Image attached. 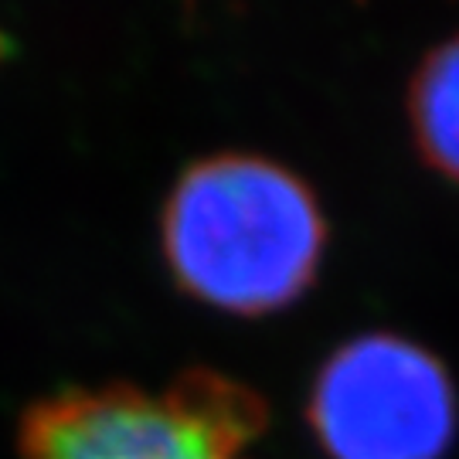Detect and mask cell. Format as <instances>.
Returning <instances> with one entry per match:
<instances>
[{"instance_id": "7a4b0ae2", "label": "cell", "mask_w": 459, "mask_h": 459, "mask_svg": "<svg viewBox=\"0 0 459 459\" xmlns=\"http://www.w3.org/2000/svg\"><path fill=\"white\" fill-rule=\"evenodd\" d=\"M265 405L204 368L150 394L133 385L51 394L21 422V459H246Z\"/></svg>"}, {"instance_id": "277c9868", "label": "cell", "mask_w": 459, "mask_h": 459, "mask_svg": "<svg viewBox=\"0 0 459 459\" xmlns=\"http://www.w3.org/2000/svg\"><path fill=\"white\" fill-rule=\"evenodd\" d=\"M409 109L422 157L459 184V38L432 51L415 72Z\"/></svg>"}, {"instance_id": "3957f363", "label": "cell", "mask_w": 459, "mask_h": 459, "mask_svg": "<svg viewBox=\"0 0 459 459\" xmlns=\"http://www.w3.org/2000/svg\"><path fill=\"white\" fill-rule=\"evenodd\" d=\"M307 415L330 459H443L456 439L453 377L439 358L392 333L333 351Z\"/></svg>"}, {"instance_id": "6da1fadb", "label": "cell", "mask_w": 459, "mask_h": 459, "mask_svg": "<svg viewBox=\"0 0 459 459\" xmlns=\"http://www.w3.org/2000/svg\"><path fill=\"white\" fill-rule=\"evenodd\" d=\"M327 246L316 197L255 153H214L184 170L164 204V259L184 293L259 316L310 290Z\"/></svg>"}]
</instances>
